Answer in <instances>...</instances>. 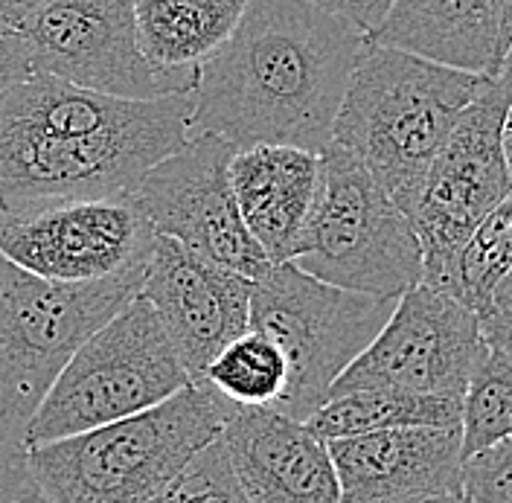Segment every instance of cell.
Segmentation results:
<instances>
[{"label": "cell", "instance_id": "obj_27", "mask_svg": "<svg viewBox=\"0 0 512 503\" xmlns=\"http://www.w3.org/2000/svg\"><path fill=\"white\" fill-rule=\"evenodd\" d=\"M30 76H35V70H32L27 38L21 27H15L0 15V94L27 82Z\"/></svg>", "mask_w": 512, "mask_h": 503}, {"label": "cell", "instance_id": "obj_28", "mask_svg": "<svg viewBox=\"0 0 512 503\" xmlns=\"http://www.w3.org/2000/svg\"><path fill=\"white\" fill-rule=\"evenodd\" d=\"M480 335L486 346L512 349V271L495 288L486 312L480 315Z\"/></svg>", "mask_w": 512, "mask_h": 503}, {"label": "cell", "instance_id": "obj_8", "mask_svg": "<svg viewBox=\"0 0 512 503\" xmlns=\"http://www.w3.org/2000/svg\"><path fill=\"white\" fill-rule=\"evenodd\" d=\"M294 265L320 283L393 300L422 283L411 219L338 143L320 152L318 204Z\"/></svg>", "mask_w": 512, "mask_h": 503}, {"label": "cell", "instance_id": "obj_4", "mask_svg": "<svg viewBox=\"0 0 512 503\" xmlns=\"http://www.w3.org/2000/svg\"><path fill=\"white\" fill-rule=\"evenodd\" d=\"M233 405L190 384L155 408L27 448L47 503H146L222 434Z\"/></svg>", "mask_w": 512, "mask_h": 503}, {"label": "cell", "instance_id": "obj_33", "mask_svg": "<svg viewBox=\"0 0 512 503\" xmlns=\"http://www.w3.org/2000/svg\"><path fill=\"white\" fill-rule=\"evenodd\" d=\"M501 35H504V50L512 44V0H504V27H501Z\"/></svg>", "mask_w": 512, "mask_h": 503}, {"label": "cell", "instance_id": "obj_31", "mask_svg": "<svg viewBox=\"0 0 512 503\" xmlns=\"http://www.w3.org/2000/svg\"><path fill=\"white\" fill-rule=\"evenodd\" d=\"M501 152H504V163H507V172H510L512 181V102L504 114V126H501Z\"/></svg>", "mask_w": 512, "mask_h": 503}, {"label": "cell", "instance_id": "obj_22", "mask_svg": "<svg viewBox=\"0 0 512 503\" xmlns=\"http://www.w3.org/2000/svg\"><path fill=\"white\" fill-rule=\"evenodd\" d=\"M463 460L512 437V349L486 346L463 393Z\"/></svg>", "mask_w": 512, "mask_h": 503}, {"label": "cell", "instance_id": "obj_21", "mask_svg": "<svg viewBox=\"0 0 512 503\" xmlns=\"http://www.w3.org/2000/svg\"><path fill=\"white\" fill-rule=\"evenodd\" d=\"M286 361L259 332H245L207 364L201 384L213 387L233 408H274L286 390Z\"/></svg>", "mask_w": 512, "mask_h": 503}, {"label": "cell", "instance_id": "obj_19", "mask_svg": "<svg viewBox=\"0 0 512 503\" xmlns=\"http://www.w3.org/2000/svg\"><path fill=\"white\" fill-rule=\"evenodd\" d=\"M248 0H134L143 56L163 70L198 67L242 21Z\"/></svg>", "mask_w": 512, "mask_h": 503}, {"label": "cell", "instance_id": "obj_11", "mask_svg": "<svg viewBox=\"0 0 512 503\" xmlns=\"http://www.w3.org/2000/svg\"><path fill=\"white\" fill-rule=\"evenodd\" d=\"M236 149L216 137H190L175 155L155 163L128 192L155 236L181 242L192 253L259 280L271 262L245 227L230 187Z\"/></svg>", "mask_w": 512, "mask_h": 503}, {"label": "cell", "instance_id": "obj_25", "mask_svg": "<svg viewBox=\"0 0 512 503\" xmlns=\"http://www.w3.org/2000/svg\"><path fill=\"white\" fill-rule=\"evenodd\" d=\"M460 489L469 503H512V437L466 457Z\"/></svg>", "mask_w": 512, "mask_h": 503}, {"label": "cell", "instance_id": "obj_10", "mask_svg": "<svg viewBox=\"0 0 512 503\" xmlns=\"http://www.w3.org/2000/svg\"><path fill=\"white\" fill-rule=\"evenodd\" d=\"M32 70L117 99L192 94L198 67L152 64L134 27V0H44L21 24Z\"/></svg>", "mask_w": 512, "mask_h": 503}, {"label": "cell", "instance_id": "obj_2", "mask_svg": "<svg viewBox=\"0 0 512 503\" xmlns=\"http://www.w3.org/2000/svg\"><path fill=\"white\" fill-rule=\"evenodd\" d=\"M190 94L117 99L47 73L0 94V224L64 201L128 195L187 140Z\"/></svg>", "mask_w": 512, "mask_h": 503}, {"label": "cell", "instance_id": "obj_9", "mask_svg": "<svg viewBox=\"0 0 512 503\" xmlns=\"http://www.w3.org/2000/svg\"><path fill=\"white\" fill-rule=\"evenodd\" d=\"M512 88L489 76L428 166L408 219L422 248V283L451 294L463 245L512 192L501 126Z\"/></svg>", "mask_w": 512, "mask_h": 503}, {"label": "cell", "instance_id": "obj_12", "mask_svg": "<svg viewBox=\"0 0 512 503\" xmlns=\"http://www.w3.org/2000/svg\"><path fill=\"white\" fill-rule=\"evenodd\" d=\"M483 355L480 317L457 297L419 283L396 300L379 335L332 384L329 399L370 387L463 399Z\"/></svg>", "mask_w": 512, "mask_h": 503}, {"label": "cell", "instance_id": "obj_6", "mask_svg": "<svg viewBox=\"0 0 512 503\" xmlns=\"http://www.w3.org/2000/svg\"><path fill=\"white\" fill-rule=\"evenodd\" d=\"M192 381L155 309L137 294L76 349L24 428V445L76 437L172 399Z\"/></svg>", "mask_w": 512, "mask_h": 503}, {"label": "cell", "instance_id": "obj_18", "mask_svg": "<svg viewBox=\"0 0 512 503\" xmlns=\"http://www.w3.org/2000/svg\"><path fill=\"white\" fill-rule=\"evenodd\" d=\"M501 27L504 0H393L367 38L428 62L495 76L507 53Z\"/></svg>", "mask_w": 512, "mask_h": 503}, {"label": "cell", "instance_id": "obj_15", "mask_svg": "<svg viewBox=\"0 0 512 503\" xmlns=\"http://www.w3.org/2000/svg\"><path fill=\"white\" fill-rule=\"evenodd\" d=\"M341 503H419L460 495V428H393L329 440Z\"/></svg>", "mask_w": 512, "mask_h": 503}, {"label": "cell", "instance_id": "obj_20", "mask_svg": "<svg viewBox=\"0 0 512 503\" xmlns=\"http://www.w3.org/2000/svg\"><path fill=\"white\" fill-rule=\"evenodd\" d=\"M463 399L422 396L396 387H370L332 396L303 425L323 442L393 431V428H460Z\"/></svg>", "mask_w": 512, "mask_h": 503}, {"label": "cell", "instance_id": "obj_26", "mask_svg": "<svg viewBox=\"0 0 512 503\" xmlns=\"http://www.w3.org/2000/svg\"><path fill=\"white\" fill-rule=\"evenodd\" d=\"M0 503H47L30 466L21 437L0 434Z\"/></svg>", "mask_w": 512, "mask_h": 503}, {"label": "cell", "instance_id": "obj_14", "mask_svg": "<svg viewBox=\"0 0 512 503\" xmlns=\"http://www.w3.org/2000/svg\"><path fill=\"white\" fill-rule=\"evenodd\" d=\"M251 291L254 280L175 239H152L140 297L155 309L192 384H201L207 364L251 329Z\"/></svg>", "mask_w": 512, "mask_h": 503}, {"label": "cell", "instance_id": "obj_7", "mask_svg": "<svg viewBox=\"0 0 512 503\" xmlns=\"http://www.w3.org/2000/svg\"><path fill=\"white\" fill-rule=\"evenodd\" d=\"M396 300L320 283L294 262L271 265L251 291V332L280 349L288 370L271 410L306 422L326 405L332 384L379 335Z\"/></svg>", "mask_w": 512, "mask_h": 503}, {"label": "cell", "instance_id": "obj_29", "mask_svg": "<svg viewBox=\"0 0 512 503\" xmlns=\"http://www.w3.org/2000/svg\"><path fill=\"white\" fill-rule=\"evenodd\" d=\"M320 9L344 18L347 24H352L358 32L370 35L379 30V24L384 21V15L390 12L393 0H309Z\"/></svg>", "mask_w": 512, "mask_h": 503}, {"label": "cell", "instance_id": "obj_17", "mask_svg": "<svg viewBox=\"0 0 512 503\" xmlns=\"http://www.w3.org/2000/svg\"><path fill=\"white\" fill-rule=\"evenodd\" d=\"M230 187L245 227L268 262H294L318 204L320 155L297 146L236 149Z\"/></svg>", "mask_w": 512, "mask_h": 503}, {"label": "cell", "instance_id": "obj_13", "mask_svg": "<svg viewBox=\"0 0 512 503\" xmlns=\"http://www.w3.org/2000/svg\"><path fill=\"white\" fill-rule=\"evenodd\" d=\"M152 239L131 195L64 201L0 224V253L53 283H96L146 265Z\"/></svg>", "mask_w": 512, "mask_h": 503}, {"label": "cell", "instance_id": "obj_5", "mask_svg": "<svg viewBox=\"0 0 512 503\" xmlns=\"http://www.w3.org/2000/svg\"><path fill=\"white\" fill-rule=\"evenodd\" d=\"M146 265L96 283H53L0 253V434L21 437L76 349L140 294Z\"/></svg>", "mask_w": 512, "mask_h": 503}, {"label": "cell", "instance_id": "obj_1", "mask_svg": "<svg viewBox=\"0 0 512 503\" xmlns=\"http://www.w3.org/2000/svg\"><path fill=\"white\" fill-rule=\"evenodd\" d=\"M364 32L309 0H248L222 47L198 64L190 137L233 149L297 146L320 155L344 102Z\"/></svg>", "mask_w": 512, "mask_h": 503}, {"label": "cell", "instance_id": "obj_16", "mask_svg": "<svg viewBox=\"0 0 512 503\" xmlns=\"http://www.w3.org/2000/svg\"><path fill=\"white\" fill-rule=\"evenodd\" d=\"M219 440L248 503H341L329 445L303 422L271 408H236Z\"/></svg>", "mask_w": 512, "mask_h": 503}, {"label": "cell", "instance_id": "obj_3", "mask_svg": "<svg viewBox=\"0 0 512 503\" xmlns=\"http://www.w3.org/2000/svg\"><path fill=\"white\" fill-rule=\"evenodd\" d=\"M486 79L364 38L332 143L361 160L408 216L428 166Z\"/></svg>", "mask_w": 512, "mask_h": 503}, {"label": "cell", "instance_id": "obj_23", "mask_svg": "<svg viewBox=\"0 0 512 503\" xmlns=\"http://www.w3.org/2000/svg\"><path fill=\"white\" fill-rule=\"evenodd\" d=\"M512 271V192L495 207L489 216L475 227L469 242L463 245L457 268H454V288L466 309L483 315L495 288Z\"/></svg>", "mask_w": 512, "mask_h": 503}, {"label": "cell", "instance_id": "obj_24", "mask_svg": "<svg viewBox=\"0 0 512 503\" xmlns=\"http://www.w3.org/2000/svg\"><path fill=\"white\" fill-rule=\"evenodd\" d=\"M146 503H248V498L216 437Z\"/></svg>", "mask_w": 512, "mask_h": 503}, {"label": "cell", "instance_id": "obj_32", "mask_svg": "<svg viewBox=\"0 0 512 503\" xmlns=\"http://www.w3.org/2000/svg\"><path fill=\"white\" fill-rule=\"evenodd\" d=\"M495 79H501L507 88H512V44L507 47V53H504V62H501V67H498Z\"/></svg>", "mask_w": 512, "mask_h": 503}, {"label": "cell", "instance_id": "obj_34", "mask_svg": "<svg viewBox=\"0 0 512 503\" xmlns=\"http://www.w3.org/2000/svg\"><path fill=\"white\" fill-rule=\"evenodd\" d=\"M419 503H469V501H466V495L460 492V495H443V498H428V501H419Z\"/></svg>", "mask_w": 512, "mask_h": 503}, {"label": "cell", "instance_id": "obj_30", "mask_svg": "<svg viewBox=\"0 0 512 503\" xmlns=\"http://www.w3.org/2000/svg\"><path fill=\"white\" fill-rule=\"evenodd\" d=\"M44 0H0V15L6 21H12L15 27H21L30 18L32 9H38Z\"/></svg>", "mask_w": 512, "mask_h": 503}]
</instances>
